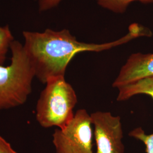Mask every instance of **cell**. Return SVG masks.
<instances>
[{
  "mask_svg": "<svg viewBox=\"0 0 153 153\" xmlns=\"http://www.w3.org/2000/svg\"><path fill=\"white\" fill-rule=\"evenodd\" d=\"M91 125L87 111L78 110L64 128L56 129L53 134L56 153H94Z\"/></svg>",
  "mask_w": 153,
  "mask_h": 153,
  "instance_id": "4",
  "label": "cell"
},
{
  "mask_svg": "<svg viewBox=\"0 0 153 153\" xmlns=\"http://www.w3.org/2000/svg\"><path fill=\"white\" fill-rule=\"evenodd\" d=\"M129 136L142 141L146 146V153H153V134H146L141 128H137L129 133Z\"/></svg>",
  "mask_w": 153,
  "mask_h": 153,
  "instance_id": "10",
  "label": "cell"
},
{
  "mask_svg": "<svg viewBox=\"0 0 153 153\" xmlns=\"http://www.w3.org/2000/svg\"><path fill=\"white\" fill-rule=\"evenodd\" d=\"M90 117L94 127L96 153H124L120 117L101 111L91 114Z\"/></svg>",
  "mask_w": 153,
  "mask_h": 153,
  "instance_id": "5",
  "label": "cell"
},
{
  "mask_svg": "<svg viewBox=\"0 0 153 153\" xmlns=\"http://www.w3.org/2000/svg\"><path fill=\"white\" fill-rule=\"evenodd\" d=\"M0 153H17L12 148L11 145L0 136Z\"/></svg>",
  "mask_w": 153,
  "mask_h": 153,
  "instance_id": "12",
  "label": "cell"
},
{
  "mask_svg": "<svg viewBox=\"0 0 153 153\" xmlns=\"http://www.w3.org/2000/svg\"><path fill=\"white\" fill-rule=\"evenodd\" d=\"M62 0H38L39 10L41 12L51 10L60 3Z\"/></svg>",
  "mask_w": 153,
  "mask_h": 153,
  "instance_id": "11",
  "label": "cell"
},
{
  "mask_svg": "<svg viewBox=\"0 0 153 153\" xmlns=\"http://www.w3.org/2000/svg\"><path fill=\"white\" fill-rule=\"evenodd\" d=\"M150 77H153V53H133L121 68L112 86L119 88Z\"/></svg>",
  "mask_w": 153,
  "mask_h": 153,
  "instance_id": "6",
  "label": "cell"
},
{
  "mask_svg": "<svg viewBox=\"0 0 153 153\" xmlns=\"http://www.w3.org/2000/svg\"><path fill=\"white\" fill-rule=\"evenodd\" d=\"M118 101H125L138 94H146L153 99V77L144 78L117 88Z\"/></svg>",
  "mask_w": 153,
  "mask_h": 153,
  "instance_id": "7",
  "label": "cell"
},
{
  "mask_svg": "<svg viewBox=\"0 0 153 153\" xmlns=\"http://www.w3.org/2000/svg\"><path fill=\"white\" fill-rule=\"evenodd\" d=\"M99 5L115 13L122 14L127 9L128 6L134 1L143 4L153 3V0H97Z\"/></svg>",
  "mask_w": 153,
  "mask_h": 153,
  "instance_id": "8",
  "label": "cell"
},
{
  "mask_svg": "<svg viewBox=\"0 0 153 153\" xmlns=\"http://www.w3.org/2000/svg\"><path fill=\"white\" fill-rule=\"evenodd\" d=\"M14 40L9 26H0V66L3 65L5 62L6 55Z\"/></svg>",
  "mask_w": 153,
  "mask_h": 153,
  "instance_id": "9",
  "label": "cell"
},
{
  "mask_svg": "<svg viewBox=\"0 0 153 153\" xmlns=\"http://www.w3.org/2000/svg\"><path fill=\"white\" fill-rule=\"evenodd\" d=\"M36 107V119L44 128H64L74 116L77 97L65 76L52 78L45 83Z\"/></svg>",
  "mask_w": 153,
  "mask_h": 153,
  "instance_id": "3",
  "label": "cell"
},
{
  "mask_svg": "<svg viewBox=\"0 0 153 153\" xmlns=\"http://www.w3.org/2000/svg\"><path fill=\"white\" fill-rule=\"evenodd\" d=\"M11 63L0 66V110L25 104L32 92L35 73L23 45L14 40L10 46Z\"/></svg>",
  "mask_w": 153,
  "mask_h": 153,
  "instance_id": "2",
  "label": "cell"
},
{
  "mask_svg": "<svg viewBox=\"0 0 153 153\" xmlns=\"http://www.w3.org/2000/svg\"><path fill=\"white\" fill-rule=\"evenodd\" d=\"M128 33L120 39L103 44L80 42L68 30L43 32L24 31L23 48L33 66L35 76L43 83L59 76H65L66 69L74 56L84 51L100 52L145 36L146 30L138 23L129 27Z\"/></svg>",
  "mask_w": 153,
  "mask_h": 153,
  "instance_id": "1",
  "label": "cell"
}]
</instances>
